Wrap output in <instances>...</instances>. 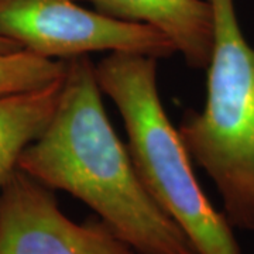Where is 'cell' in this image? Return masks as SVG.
<instances>
[{
  "label": "cell",
  "mask_w": 254,
  "mask_h": 254,
  "mask_svg": "<svg viewBox=\"0 0 254 254\" xmlns=\"http://www.w3.org/2000/svg\"><path fill=\"white\" fill-rule=\"evenodd\" d=\"M213 46L206 100L177 128L190 160L205 170L232 226L254 230V48L239 24L235 0H208Z\"/></svg>",
  "instance_id": "cell-3"
},
{
  "label": "cell",
  "mask_w": 254,
  "mask_h": 254,
  "mask_svg": "<svg viewBox=\"0 0 254 254\" xmlns=\"http://www.w3.org/2000/svg\"><path fill=\"white\" fill-rule=\"evenodd\" d=\"M102 14L160 30L195 69H206L213 46L208 0H88Z\"/></svg>",
  "instance_id": "cell-6"
},
{
  "label": "cell",
  "mask_w": 254,
  "mask_h": 254,
  "mask_svg": "<svg viewBox=\"0 0 254 254\" xmlns=\"http://www.w3.org/2000/svg\"><path fill=\"white\" fill-rule=\"evenodd\" d=\"M17 168L81 199L137 254H196L150 195L116 134L89 55L65 60L54 116Z\"/></svg>",
  "instance_id": "cell-1"
},
{
  "label": "cell",
  "mask_w": 254,
  "mask_h": 254,
  "mask_svg": "<svg viewBox=\"0 0 254 254\" xmlns=\"http://www.w3.org/2000/svg\"><path fill=\"white\" fill-rule=\"evenodd\" d=\"M0 254H136L100 219L76 223L54 190L16 168L0 190Z\"/></svg>",
  "instance_id": "cell-5"
},
{
  "label": "cell",
  "mask_w": 254,
  "mask_h": 254,
  "mask_svg": "<svg viewBox=\"0 0 254 254\" xmlns=\"http://www.w3.org/2000/svg\"><path fill=\"white\" fill-rule=\"evenodd\" d=\"M65 60L46 58L27 50L0 54V96L36 91L60 81Z\"/></svg>",
  "instance_id": "cell-8"
},
{
  "label": "cell",
  "mask_w": 254,
  "mask_h": 254,
  "mask_svg": "<svg viewBox=\"0 0 254 254\" xmlns=\"http://www.w3.org/2000/svg\"><path fill=\"white\" fill-rule=\"evenodd\" d=\"M18 50H21V48L16 43H13L11 40H9V38H6V37H3L0 34V54L14 53V51H18Z\"/></svg>",
  "instance_id": "cell-9"
},
{
  "label": "cell",
  "mask_w": 254,
  "mask_h": 254,
  "mask_svg": "<svg viewBox=\"0 0 254 254\" xmlns=\"http://www.w3.org/2000/svg\"><path fill=\"white\" fill-rule=\"evenodd\" d=\"M63 78L41 89L0 96V190L17 168L20 155L51 122Z\"/></svg>",
  "instance_id": "cell-7"
},
{
  "label": "cell",
  "mask_w": 254,
  "mask_h": 254,
  "mask_svg": "<svg viewBox=\"0 0 254 254\" xmlns=\"http://www.w3.org/2000/svg\"><path fill=\"white\" fill-rule=\"evenodd\" d=\"M79 0H0V34L21 50L68 60L91 53L167 58L177 53L160 30L82 7Z\"/></svg>",
  "instance_id": "cell-4"
},
{
  "label": "cell",
  "mask_w": 254,
  "mask_h": 254,
  "mask_svg": "<svg viewBox=\"0 0 254 254\" xmlns=\"http://www.w3.org/2000/svg\"><path fill=\"white\" fill-rule=\"evenodd\" d=\"M157 61L148 55L110 53L95 65L100 91L122 115L127 148L144 187L196 254H242L232 225L200 188L180 133L164 109Z\"/></svg>",
  "instance_id": "cell-2"
}]
</instances>
